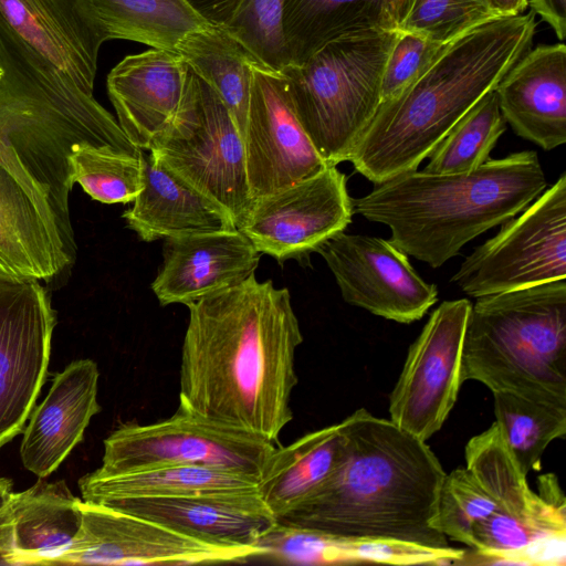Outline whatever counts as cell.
Returning a JSON list of instances; mask_svg holds the SVG:
<instances>
[{"label": "cell", "mask_w": 566, "mask_h": 566, "mask_svg": "<svg viewBox=\"0 0 566 566\" xmlns=\"http://www.w3.org/2000/svg\"><path fill=\"white\" fill-rule=\"evenodd\" d=\"M187 307L178 410L277 443L303 342L289 290L253 273Z\"/></svg>", "instance_id": "cell-1"}, {"label": "cell", "mask_w": 566, "mask_h": 566, "mask_svg": "<svg viewBox=\"0 0 566 566\" xmlns=\"http://www.w3.org/2000/svg\"><path fill=\"white\" fill-rule=\"evenodd\" d=\"M0 165L56 223L70 256L69 157L82 143L139 156L117 119L30 46L0 13Z\"/></svg>", "instance_id": "cell-2"}, {"label": "cell", "mask_w": 566, "mask_h": 566, "mask_svg": "<svg viewBox=\"0 0 566 566\" xmlns=\"http://www.w3.org/2000/svg\"><path fill=\"white\" fill-rule=\"evenodd\" d=\"M338 426L346 442L340 464L276 521L334 535L450 547L430 525L446 472L426 441L365 408Z\"/></svg>", "instance_id": "cell-3"}, {"label": "cell", "mask_w": 566, "mask_h": 566, "mask_svg": "<svg viewBox=\"0 0 566 566\" xmlns=\"http://www.w3.org/2000/svg\"><path fill=\"white\" fill-rule=\"evenodd\" d=\"M534 15L499 17L443 44L413 80L380 103L348 160L356 171L379 184L416 170L525 54Z\"/></svg>", "instance_id": "cell-4"}, {"label": "cell", "mask_w": 566, "mask_h": 566, "mask_svg": "<svg viewBox=\"0 0 566 566\" xmlns=\"http://www.w3.org/2000/svg\"><path fill=\"white\" fill-rule=\"evenodd\" d=\"M546 188L534 150L489 158L465 174L411 170L359 198L354 213L387 226L389 241L437 269L471 240L522 212Z\"/></svg>", "instance_id": "cell-5"}, {"label": "cell", "mask_w": 566, "mask_h": 566, "mask_svg": "<svg viewBox=\"0 0 566 566\" xmlns=\"http://www.w3.org/2000/svg\"><path fill=\"white\" fill-rule=\"evenodd\" d=\"M566 407V280L478 297L461 381Z\"/></svg>", "instance_id": "cell-6"}, {"label": "cell", "mask_w": 566, "mask_h": 566, "mask_svg": "<svg viewBox=\"0 0 566 566\" xmlns=\"http://www.w3.org/2000/svg\"><path fill=\"white\" fill-rule=\"evenodd\" d=\"M398 32L346 34L280 71L303 129L328 166L349 160L380 105L382 72Z\"/></svg>", "instance_id": "cell-7"}, {"label": "cell", "mask_w": 566, "mask_h": 566, "mask_svg": "<svg viewBox=\"0 0 566 566\" xmlns=\"http://www.w3.org/2000/svg\"><path fill=\"white\" fill-rule=\"evenodd\" d=\"M412 0H241L222 25L254 59L276 71L336 38L399 30Z\"/></svg>", "instance_id": "cell-8"}, {"label": "cell", "mask_w": 566, "mask_h": 566, "mask_svg": "<svg viewBox=\"0 0 566 566\" xmlns=\"http://www.w3.org/2000/svg\"><path fill=\"white\" fill-rule=\"evenodd\" d=\"M566 279V174L473 250L451 281L481 297Z\"/></svg>", "instance_id": "cell-9"}, {"label": "cell", "mask_w": 566, "mask_h": 566, "mask_svg": "<svg viewBox=\"0 0 566 566\" xmlns=\"http://www.w3.org/2000/svg\"><path fill=\"white\" fill-rule=\"evenodd\" d=\"M198 81L196 96L153 142L149 153L222 206L238 228L253 202L243 137L217 93Z\"/></svg>", "instance_id": "cell-10"}, {"label": "cell", "mask_w": 566, "mask_h": 566, "mask_svg": "<svg viewBox=\"0 0 566 566\" xmlns=\"http://www.w3.org/2000/svg\"><path fill=\"white\" fill-rule=\"evenodd\" d=\"M275 444L177 410L148 424L124 423L104 440L101 473L163 465H198L259 480Z\"/></svg>", "instance_id": "cell-11"}, {"label": "cell", "mask_w": 566, "mask_h": 566, "mask_svg": "<svg viewBox=\"0 0 566 566\" xmlns=\"http://www.w3.org/2000/svg\"><path fill=\"white\" fill-rule=\"evenodd\" d=\"M80 528L53 565H192L261 558L256 546L206 543L147 518L81 500Z\"/></svg>", "instance_id": "cell-12"}, {"label": "cell", "mask_w": 566, "mask_h": 566, "mask_svg": "<svg viewBox=\"0 0 566 566\" xmlns=\"http://www.w3.org/2000/svg\"><path fill=\"white\" fill-rule=\"evenodd\" d=\"M471 302H442L410 345L389 399L390 420L427 441L449 417L461 385V365Z\"/></svg>", "instance_id": "cell-13"}, {"label": "cell", "mask_w": 566, "mask_h": 566, "mask_svg": "<svg viewBox=\"0 0 566 566\" xmlns=\"http://www.w3.org/2000/svg\"><path fill=\"white\" fill-rule=\"evenodd\" d=\"M55 323L39 281L0 274V448L22 430L34 407Z\"/></svg>", "instance_id": "cell-14"}, {"label": "cell", "mask_w": 566, "mask_h": 566, "mask_svg": "<svg viewBox=\"0 0 566 566\" xmlns=\"http://www.w3.org/2000/svg\"><path fill=\"white\" fill-rule=\"evenodd\" d=\"M354 214L347 177L337 166L255 199L238 226L261 254L279 262L316 252Z\"/></svg>", "instance_id": "cell-15"}, {"label": "cell", "mask_w": 566, "mask_h": 566, "mask_svg": "<svg viewBox=\"0 0 566 566\" xmlns=\"http://www.w3.org/2000/svg\"><path fill=\"white\" fill-rule=\"evenodd\" d=\"M247 126L245 171L252 200L307 179L328 165L295 113L284 75L254 60Z\"/></svg>", "instance_id": "cell-16"}, {"label": "cell", "mask_w": 566, "mask_h": 566, "mask_svg": "<svg viewBox=\"0 0 566 566\" xmlns=\"http://www.w3.org/2000/svg\"><path fill=\"white\" fill-rule=\"evenodd\" d=\"M316 252L332 271L343 300L374 315L410 324L438 301L437 286L427 283L389 240L342 231Z\"/></svg>", "instance_id": "cell-17"}, {"label": "cell", "mask_w": 566, "mask_h": 566, "mask_svg": "<svg viewBox=\"0 0 566 566\" xmlns=\"http://www.w3.org/2000/svg\"><path fill=\"white\" fill-rule=\"evenodd\" d=\"M106 84L122 130L146 150L199 88L198 76L180 53L154 48L120 60Z\"/></svg>", "instance_id": "cell-18"}, {"label": "cell", "mask_w": 566, "mask_h": 566, "mask_svg": "<svg viewBox=\"0 0 566 566\" xmlns=\"http://www.w3.org/2000/svg\"><path fill=\"white\" fill-rule=\"evenodd\" d=\"M101 505L217 545L255 546L258 539L276 523L258 490L122 499Z\"/></svg>", "instance_id": "cell-19"}, {"label": "cell", "mask_w": 566, "mask_h": 566, "mask_svg": "<svg viewBox=\"0 0 566 566\" xmlns=\"http://www.w3.org/2000/svg\"><path fill=\"white\" fill-rule=\"evenodd\" d=\"M163 265L151 283L160 305L193 303L255 272L261 253L238 229L164 239Z\"/></svg>", "instance_id": "cell-20"}, {"label": "cell", "mask_w": 566, "mask_h": 566, "mask_svg": "<svg viewBox=\"0 0 566 566\" xmlns=\"http://www.w3.org/2000/svg\"><path fill=\"white\" fill-rule=\"evenodd\" d=\"M0 13L30 46L93 94L106 38L88 0H0Z\"/></svg>", "instance_id": "cell-21"}, {"label": "cell", "mask_w": 566, "mask_h": 566, "mask_svg": "<svg viewBox=\"0 0 566 566\" xmlns=\"http://www.w3.org/2000/svg\"><path fill=\"white\" fill-rule=\"evenodd\" d=\"M515 134L544 150L566 143V46L541 45L524 54L494 88Z\"/></svg>", "instance_id": "cell-22"}, {"label": "cell", "mask_w": 566, "mask_h": 566, "mask_svg": "<svg viewBox=\"0 0 566 566\" xmlns=\"http://www.w3.org/2000/svg\"><path fill=\"white\" fill-rule=\"evenodd\" d=\"M98 368L92 359H78L55 375L49 394L34 409L24 431L20 455L24 468L46 478L82 441L97 402Z\"/></svg>", "instance_id": "cell-23"}, {"label": "cell", "mask_w": 566, "mask_h": 566, "mask_svg": "<svg viewBox=\"0 0 566 566\" xmlns=\"http://www.w3.org/2000/svg\"><path fill=\"white\" fill-rule=\"evenodd\" d=\"M80 503L64 481L40 478L30 489L11 492L0 506V555L6 565H53L80 528Z\"/></svg>", "instance_id": "cell-24"}, {"label": "cell", "mask_w": 566, "mask_h": 566, "mask_svg": "<svg viewBox=\"0 0 566 566\" xmlns=\"http://www.w3.org/2000/svg\"><path fill=\"white\" fill-rule=\"evenodd\" d=\"M143 179L133 207L123 213L143 241L237 229L222 206L151 153L143 155Z\"/></svg>", "instance_id": "cell-25"}, {"label": "cell", "mask_w": 566, "mask_h": 566, "mask_svg": "<svg viewBox=\"0 0 566 566\" xmlns=\"http://www.w3.org/2000/svg\"><path fill=\"white\" fill-rule=\"evenodd\" d=\"M73 263L55 221L0 165V274L50 282Z\"/></svg>", "instance_id": "cell-26"}, {"label": "cell", "mask_w": 566, "mask_h": 566, "mask_svg": "<svg viewBox=\"0 0 566 566\" xmlns=\"http://www.w3.org/2000/svg\"><path fill=\"white\" fill-rule=\"evenodd\" d=\"M255 546L264 552L261 558L289 564L441 565L450 564L458 555L451 546L433 548L386 538L334 535L277 521Z\"/></svg>", "instance_id": "cell-27"}, {"label": "cell", "mask_w": 566, "mask_h": 566, "mask_svg": "<svg viewBox=\"0 0 566 566\" xmlns=\"http://www.w3.org/2000/svg\"><path fill=\"white\" fill-rule=\"evenodd\" d=\"M338 423L275 448L258 480V492L277 518L297 506L334 473L345 455Z\"/></svg>", "instance_id": "cell-28"}, {"label": "cell", "mask_w": 566, "mask_h": 566, "mask_svg": "<svg viewBox=\"0 0 566 566\" xmlns=\"http://www.w3.org/2000/svg\"><path fill=\"white\" fill-rule=\"evenodd\" d=\"M78 485L83 501L103 504L122 499L256 491L258 479L207 467L163 465L120 473L95 470L82 476Z\"/></svg>", "instance_id": "cell-29"}, {"label": "cell", "mask_w": 566, "mask_h": 566, "mask_svg": "<svg viewBox=\"0 0 566 566\" xmlns=\"http://www.w3.org/2000/svg\"><path fill=\"white\" fill-rule=\"evenodd\" d=\"M108 40L174 50L210 23L187 0H88Z\"/></svg>", "instance_id": "cell-30"}, {"label": "cell", "mask_w": 566, "mask_h": 566, "mask_svg": "<svg viewBox=\"0 0 566 566\" xmlns=\"http://www.w3.org/2000/svg\"><path fill=\"white\" fill-rule=\"evenodd\" d=\"M176 51L217 93L243 137L251 94V64L255 59L217 24L187 36Z\"/></svg>", "instance_id": "cell-31"}, {"label": "cell", "mask_w": 566, "mask_h": 566, "mask_svg": "<svg viewBox=\"0 0 566 566\" xmlns=\"http://www.w3.org/2000/svg\"><path fill=\"white\" fill-rule=\"evenodd\" d=\"M464 457L465 467L499 509L518 516L566 522V506L547 503L528 486L496 421L468 441Z\"/></svg>", "instance_id": "cell-32"}, {"label": "cell", "mask_w": 566, "mask_h": 566, "mask_svg": "<svg viewBox=\"0 0 566 566\" xmlns=\"http://www.w3.org/2000/svg\"><path fill=\"white\" fill-rule=\"evenodd\" d=\"M495 421L521 471L541 470L547 446L566 434V407L518 396L493 392Z\"/></svg>", "instance_id": "cell-33"}, {"label": "cell", "mask_w": 566, "mask_h": 566, "mask_svg": "<svg viewBox=\"0 0 566 566\" xmlns=\"http://www.w3.org/2000/svg\"><path fill=\"white\" fill-rule=\"evenodd\" d=\"M505 130L506 122L492 90L437 145L423 170L440 175L470 172L490 158L491 150Z\"/></svg>", "instance_id": "cell-34"}, {"label": "cell", "mask_w": 566, "mask_h": 566, "mask_svg": "<svg viewBox=\"0 0 566 566\" xmlns=\"http://www.w3.org/2000/svg\"><path fill=\"white\" fill-rule=\"evenodd\" d=\"M143 155L78 144L69 157L72 182L80 184L94 200L104 203L132 202L144 187Z\"/></svg>", "instance_id": "cell-35"}, {"label": "cell", "mask_w": 566, "mask_h": 566, "mask_svg": "<svg viewBox=\"0 0 566 566\" xmlns=\"http://www.w3.org/2000/svg\"><path fill=\"white\" fill-rule=\"evenodd\" d=\"M499 505L467 467L446 473L430 525L447 538L473 547V527Z\"/></svg>", "instance_id": "cell-36"}, {"label": "cell", "mask_w": 566, "mask_h": 566, "mask_svg": "<svg viewBox=\"0 0 566 566\" xmlns=\"http://www.w3.org/2000/svg\"><path fill=\"white\" fill-rule=\"evenodd\" d=\"M552 536H566V522L518 516L497 509L473 527L475 563L497 564L503 556Z\"/></svg>", "instance_id": "cell-37"}, {"label": "cell", "mask_w": 566, "mask_h": 566, "mask_svg": "<svg viewBox=\"0 0 566 566\" xmlns=\"http://www.w3.org/2000/svg\"><path fill=\"white\" fill-rule=\"evenodd\" d=\"M499 17L482 0H412L399 30L446 44Z\"/></svg>", "instance_id": "cell-38"}, {"label": "cell", "mask_w": 566, "mask_h": 566, "mask_svg": "<svg viewBox=\"0 0 566 566\" xmlns=\"http://www.w3.org/2000/svg\"><path fill=\"white\" fill-rule=\"evenodd\" d=\"M442 45L418 33L399 30L382 72L381 102L396 95L413 80Z\"/></svg>", "instance_id": "cell-39"}, {"label": "cell", "mask_w": 566, "mask_h": 566, "mask_svg": "<svg viewBox=\"0 0 566 566\" xmlns=\"http://www.w3.org/2000/svg\"><path fill=\"white\" fill-rule=\"evenodd\" d=\"M534 13H538L555 31L559 40L566 34V0H528Z\"/></svg>", "instance_id": "cell-40"}, {"label": "cell", "mask_w": 566, "mask_h": 566, "mask_svg": "<svg viewBox=\"0 0 566 566\" xmlns=\"http://www.w3.org/2000/svg\"><path fill=\"white\" fill-rule=\"evenodd\" d=\"M210 23L227 24L241 0H187Z\"/></svg>", "instance_id": "cell-41"}, {"label": "cell", "mask_w": 566, "mask_h": 566, "mask_svg": "<svg viewBox=\"0 0 566 566\" xmlns=\"http://www.w3.org/2000/svg\"><path fill=\"white\" fill-rule=\"evenodd\" d=\"M500 17L521 14L528 6V0H482Z\"/></svg>", "instance_id": "cell-42"}, {"label": "cell", "mask_w": 566, "mask_h": 566, "mask_svg": "<svg viewBox=\"0 0 566 566\" xmlns=\"http://www.w3.org/2000/svg\"><path fill=\"white\" fill-rule=\"evenodd\" d=\"M12 482L9 479L0 478V506L6 502L11 493ZM0 565H6L0 555Z\"/></svg>", "instance_id": "cell-43"}, {"label": "cell", "mask_w": 566, "mask_h": 566, "mask_svg": "<svg viewBox=\"0 0 566 566\" xmlns=\"http://www.w3.org/2000/svg\"><path fill=\"white\" fill-rule=\"evenodd\" d=\"M2 74H3V71H2V69L0 67V76H2Z\"/></svg>", "instance_id": "cell-44"}]
</instances>
